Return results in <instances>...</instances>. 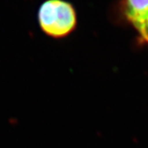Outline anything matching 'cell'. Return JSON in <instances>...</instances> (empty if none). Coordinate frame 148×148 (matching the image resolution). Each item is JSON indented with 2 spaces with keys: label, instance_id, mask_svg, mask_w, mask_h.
Here are the masks:
<instances>
[{
  "label": "cell",
  "instance_id": "cell-2",
  "mask_svg": "<svg viewBox=\"0 0 148 148\" xmlns=\"http://www.w3.org/2000/svg\"><path fill=\"white\" fill-rule=\"evenodd\" d=\"M122 13L140 37L148 19V0H124Z\"/></svg>",
  "mask_w": 148,
  "mask_h": 148
},
{
  "label": "cell",
  "instance_id": "cell-3",
  "mask_svg": "<svg viewBox=\"0 0 148 148\" xmlns=\"http://www.w3.org/2000/svg\"><path fill=\"white\" fill-rule=\"evenodd\" d=\"M140 38H141V40L144 42V43H145V44L148 45V19L146 21V23H145V26L144 32L140 36Z\"/></svg>",
  "mask_w": 148,
  "mask_h": 148
},
{
  "label": "cell",
  "instance_id": "cell-1",
  "mask_svg": "<svg viewBox=\"0 0 148 148\" xmlns=\"http://www.w3.org/2000/svg\"><path fill=\"white\" fill-rule=\"evenodd\" d=\"M38 23L47 35L60 38L74 30L77 25V14L69 2L47 0L38 10Z\"/></svg>",
  "mask_w": 148,
  "mask_h": 148
}]
</instances>
